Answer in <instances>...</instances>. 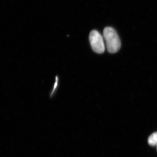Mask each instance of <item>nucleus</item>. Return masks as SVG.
I'll list each match as a JSON object with an SVG mask.
<instances>
[{
	"label": "nucleus",
	"instance_id": "1",
	"mask_svg": "<svg viewBox=\"0 0 157 157\" xmlns=\"http://www.w3.org/2000/svg\"><path fill=\"white\" fill-rule=\"evenodd\" d=\"M104 36L109 53L117 52L120 49L121 42L116 31L112 27H107L104 29Z\"/></svg>",
	"mask_w": 157,
	"mask_h": 157
},
{
	"label": "nucleus",
	"instance_id": "2",
	"mask_svg": "<svg viewBox=\"0 0 157 157\" xmlns=\"http://www.w3.org/2000/svg\"><path fill=\"white\" fill-rule=\"evenodd\" d=\"M89 40L93 50L96 53H104L105 45L103 37L98 31L93 30L90 33Z\"/></svg>",
	"mask_w": 157,
	"mask_h": 157
},
{
	"label": "nucleus",
	"instance_id": "3",
	"mask_svg": "<svg viewBox=\"0 0 157 157\" xmlns=\"http://www.w3.org/2000/svg\"><path fill=\"white\" fill-rule=\"evenodd\" d=\"M148 143L151 146H157V132L151 134L148 138Z\"/></svg>",
	"mask_w": 157,
	"mask_h": 157
},
{
	"label": "nucleus",
	"instance_id": "4",
	"mask_svg": "<svg viewBox=\"0 0 157 157\" xmlns=\"http://www.w3.org/2000/svg\"></svg>",
	"mask_w": 157,
	"mask_h": 157
}]
</instances>
